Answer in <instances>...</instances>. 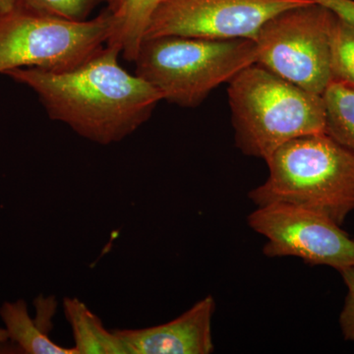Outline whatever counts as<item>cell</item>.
I'll return each instance as SVG.
<instances>
[{"mask_svg":"<svg viewBox=\"0 0 354 354\" xmlns=\"http://www.w3.org/2000/svg\"><path fill=\"white\" fill-rule=\"evenodd\" d=\"M120 48L106 46L75 68L16 69L6 74L32 88L53 120L99 145L118 143L152 115L162 95L118 62Z\"/></svg>","mask_w":354,"mask_h":354,"instance_id":"1","label":"cell"},{"mask_svg":"<svg viewBox=\"0 0 354 354\" xmlns=\"http://www.w3.org/2000/svg\"><path fill=\"white\" fill-rule=\"evenodd\" d=\"M266 162L267 180L249 193L258 207L290 205L339 227L354 211V155L326 133L292 140Z\"/></svg>","mask_w":354,"mask_h":354,"instance_id":"2","label":"cell"},{"mask_svg":"<svg viewBox=\"0 0 354 354\" xmlns=\"http://www.w3.org/2000/svg\"><path fill=\"white\" fill-rule=\"evenodd\" d=\"M228 84L235 144L244 155L266 162L292 140L326 133L323 95L257 64L242 70Z\"/></svg>","mask_w":354,"mask_h":354,"instance_id":"3","label":"cell"},{"mask_svg":"<svg viewBox=\"0 0 354 354\" xmlns=\"http://www.w3.org/2000/svg\"><path fill=\"white\" fill-rule=\"evenodd\" d=\"M257 62L253 39L165 36L144 39L135 74L183 108H196L218 86Z\"/></svg>","mask_w":354,"mask_h":354,"instance_id":"4","label":"cell"},{"mask_svg":"<svg viewBox=\"0 0 354 354\" xmlns=\"http://www.w3.org/2000/svg\"><path fill=\"white\" fill-rule=\"evenodd\" d=\"M115 27L109 9L94 19L70 21L13 6L0 12V74L24 68H75L106 46Z\"/></svg>","mask_w":354,"mask_h":354,"instance_id":"5","label":"cell"},{"mask_svg":"<svg viewBox=\"0 0 354 354\" xmlns=\"http://www.w3.org/2000/svg\"><path fill=\"white\" fill-rule=\"evenodd\" d=\"M335 15L309 2L277 14L261 27L254 41L257 62L313 94L323 95L330 79V36Z\"/></svg>","mask_w":354,"mask_h":354,"instance_id":"6","label":"cell"},{"mask_svg":"<svg viewBox=\"0 0 354 354\" xmlns=\"http://www.w3.org/2000/svg\"><path fill=\"white\" fill-rule=\"evenodd\" d=\"M309 2L311 1L162 0L149 22L144 39L179 36L254 41L258 31L268 20L283 11Z\"/></svg>","mask_w":354,"mask_h":354,"instance_id":"7","label":"cell"},{"mask_svg":"<svg viewBox=\"0 0 354 354\" xmlns=\"http://www.w3.org/2000/svg\"><path fill=\"white\" fill-rule=\"evenodd\" d=\"M249 227L267 239V257L300 258L306 264L329 266L341 272L354 267V239L322 215L286 204L258 207Z\"/></svg>","mask_w":354,"mask_h":354,"instance_id":"8","label":"cell"},{"mask_svg":"<svg viewBox=\"0 0 354 354\" xmlns=\"http://www.w3.org/2000/svg\"><path fill=\"white\" fill-rule=\"evenodd\" d=\"M215 310V299L208 295L162 325L113 330L131 354H209L215 349L212 333Z\"/></svg>","mask_w":354,"mask_h":354,"instance_id":"9","label":"cell"},{"mask_svg":"<svg viewBox=\"0 0 354 354\" xmlns=\"http://www.w3.org/2000/svg\"><path fill=\"white\" fill-rule=\"evenodd\" d=\"M64 308L78 354H131L120 335L106 330L101 319L78 298L65 297Z\"/></svg>","mask_w":354,"mask_h":354,"instance_id":"10","label":"cell"},{"mask_svg":"<svg viewBox=\"0 0 354 354\" xmlns=\"http://www.w3.org/2000/svg\"><path fill=\"white\" fill-rule=\"evenodd\" d=\"M0 317L8 333L9 342L17 344L27 354H78L75 348H67L51 341L39 321L29 315L24 299L6 301L0 307Z\"/></svg>","mask_w":354,"mask_h":354,"instance_id":"11","label":"cell"},{"mask_svg":"<svg viewBox=\"0 0 354 354\" xmlns=\"http://www.w3.org/2000/svg\"><path fill=\"white\" fill-rule=\"evenodd\" d=\"M162 0H122L114 11L116 27L106 46L120 48L127 62H134L147 27Z\"/></svg>","mask_w":354,"mask_h":354,"instance_id":"12","label":"cell"},{"mask_svg":"<svg viewBox=\"0 0 354 354\" xmlns=\"http://www.w3.org/2000/svg\"><path fill=\"white\" fill-rule=\"evenodd\" d=\"M326 134L354 155V90L330 82L323 94Z\"/></svg>","mask_w":354,"mask_h":354,"instance_id":"13","label":"cell"},{"mask_svg":"<svg viewBox=\"0 0 354 354\" xmlns=\"http://www.w3.org/2000/svg\"><path fill=\"white\" fill-rule=\"evenodd\" d=\"M330 82L354 90V26L335 15L330 36Z\"/></svg>","mask_w":354,"mask_h":354,"instance_id":"14","label":"cell"},{"mask_svg":"<svg viewBox=\"0 0 354 354\" xmlns=\"http://www.w3.org/2000/svg\"><path fill=\"white\" fill-rule=\"evenodd\" d=\"M102 1L104 0H14V6L59 19L85 21Z\"/></svg>","mask_w":354,"mask_h":354,"instance_id":"15","label":"cell"},{"mask_svg":"<svg viewBox=\"0 0 354 354\" xmlns=\"http://www.w3.org/2000/svg\"><path fill=\"white\" fill-rule=\"evenodd\" d=\"M339 274L348 288L344 308L339 315V327L344 339L348 342H354V267L346 268Z\"/></svg>","mask_w":354,"mask_h":354,"instance_id":"16","label":"cell"},{"mask_svg":"<svg viewBox=\"0 0 354 354\" xmlns=\"http://www.w3.org/2000/svg\"><path fill=\"white\" fill-rule=\"evenodd\" d=\"M332 11L335 15L354 26V0H309Z\"/></svg>","mask_w":354,"mask_h":354,"instance_id":"17","label":"cell"},{"mask_svg":"<svg viewBox=\"0 0 354 354\" xmlns=\"http://www.w3.org/2000/svg\"><path fill=\"white\" fill-rule=\"evenodd\" d=\"M14 6V0H0V12L9 10Z\"/></svg>","mask_w":354,"mask_h":354,"instance_id":"18","label":"cell"},{"mask_svg":"<svg viewBox=\"0 0 354 354\" xmlns=\"http://www.w3.org/2000/svg\"><path fill=\"white\" fill-rule=\"evenodd\" d=\"M9 342L8 333L6 330V328H0V346L1 344H6V342Z\"/></svg>","mask_w":354,"mask_h":354,"instance_id":"19","label":"cell"},{"mask_svg":"<svg viewBox=\"0 0 354 354\" xmlns=\"http://www.w3.org/2000/svg\"><path fill=\"white\" fill-rule=\"evenodd\" d=\"M121 1L122 0H109V10L114 12L120 7Z\"/></svg>","mask_w":354,"mask_h":354,"instance_id":"20","label":"cell"}]
</instances>
